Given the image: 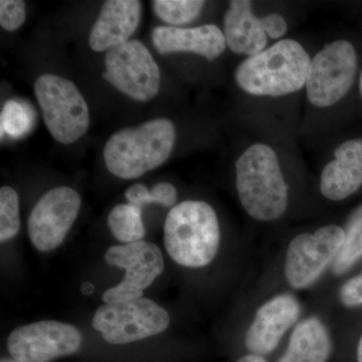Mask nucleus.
<instances>
[{"mask_svg":"<svg viewBox=\"0 0 362 362\" xmlns=\"http://www.w3.org/2000/svg\"><path fill=\"white\" fill-rule=\"evenodd\" d=\"M235 187L240 204L254 220L276 221L287 209V182L269 145L256 143L243 152L235 162Z\"/></svg>","mask_w":362,"mask_h":362,"instance_id":"obj_1","label":"nucleus"},{"mask_svg":"<svg viewBox=\"0 0 362 362\" xmlns=\"http://www.w3.org/2000/svg\"><path fill=\"white\" fill-rule=\"evenodd\" d=\"M310 63L297 40H282L243 61L235 70V82L252 96H285L305 87Z\"/></svg>","mask_w":362,"mask_h":362,"instance_id":"obj_2","label":"nucleus"},{"mask_svg":"<svg viewBox=\"0 0 362 362\" xmlns=\"http://www.w3.org/2000/svg\"><path fill=\"white\" fill-rule=\"evenodd\" d=\"M175 143L173 123L153 119L114 133L104 147L105 164L117 177L135 180L168 160Z\"/></svg>","mask_w":362,"mask_h":362,"instance_id":"obj_3","label":"nucleus"},{"mask_svg":"<svg viewBox=\"0 0 362 362\" xmlns=\"http://www.w3.org/2000/svg\"><path fill=\"white\" fill-rule=\"evenodd\" d=\"M221 243V228L213 207L185 201L169 211L164 223V246L178 265L202 268L213 262Z\"/></svg>","mask_w":362,"mask_h":362,"instance_id":"obj_4","label":"nucleus"},{"mask_svg":"<svg viewBox=\"0 0 362 362\" xmlns=\"http://www.w3.org/2000/svg\"><path fill=\"white\" fill-rule=\"evenodd\" d=\"M35 93L47 130L62 144L77 141L90 126V113L77 86L59 76L37 78Z\"/></svg>","mask_w":362,"mask_h":362,"instance_id":"obj_5","label":"nucleus"},{"mask_svg":"<svg viewBox=\"0 0 362 362\" xmlns=\"http://www.w3.org/2000/svg\"><path fill=\"white\" fill-rule=\"evenodd\" d=\"M170 316L148 298L102 305L93 317V328L111 344H127L168 329Z\"/></svg>","mask_w":362,"mask_h":362,"instance_id":"obj_6","label":"nucleus"},{"mask_svg":"<svg viewBox=\"0 0 362 362\" xmlns=\"http://www.w3.org/2000/svg\"><path fill=\"white\" fill-rule=\"evenodd\" d=\"M357 71V54L349 40H338L324 45L309 66L306 94L319 108L338 103L351 89Z\"/></svg>","mask_w":362,"mask_h":362,"instance_id":"obj_7","label":"nucleus"},{"mask_svg":"<svg viewBox=\"0 0 362 362\" xmlns=\"http://www.w3.org/2000/svg\"><path fill=\"white\" fill-rule=\"evenodd\" d=\"M103 78L135 101L147 102L158 94L160 71L146 45L137 40L109 49Z\"/></svg>","mask_w":362,"mask_h":362,"instance_id":"obj_8","label":"nucleus"},{"mask_svg":"<svg viewBox=\"0 0 362 362\" xmlns=\"http://www.w3.org/2000/svg\"><path fill=\"white\" fill-rule=\"evenodd\" d=\"M344 228L329 225L313 233H301L291 240L286 254V280L294 289L313 285L333 264L344 243Z\"/></svg>","mask_w":362,"mask_h":362,"instance_id":"obj_9","label":"nucleus"},{"mask_svg":"<svg viewBox=\"0 0 362 362\" xmlns=\"http://www.w3.org/2000/svg\"><path fill=\"white\" fill-rule=\"evenodd\" d=\"M105 261L108 265L125 270V276L118 285L104 292L106 304L129 302L142 298L164 270L163 255L156 245L139 240L131 244L113 246L107 250Z\"/></svg>","mask_w":362,"mask_h":362,"instance_id":"obj_10","label":"nucleus"},{"mask_svg":"<svg viewBox=\"0 0 362 362\" xmlns=\"http://www.w3.org/2000/svg\"><path fill=\"white\" fill-rule=\"evenodd\" d=\"M82 334L77 327L56 320L21 326L9 335L7 349L14 361L51 362L80 349Z\"/></svg>","mask_w":362,"mask_h":362,"instance_id":"obj_11","label":"nucleus"},{"mask_svg":"<svg viewBox=\"0 0 362 362\" xmlns=\"http://www.w3.org/2000/svg\"><path fill=\"white\" fill-rule=\"evenodd\" d=\"M82 204L80 194L71 187L52 188L33 207L28 220L30 242L40 252L61 246Z\"/></svg>","mask_w":362,"mask_h":362,"instance_id":"obj_12","label":"nucleus"},{"mask_svg":"<svg viewBox=\"0 0 362 362\" xmlns=\"http://www.w3.org/2000/svg\"><path fill=\"white\" fill-rule=\"evenodd\" d=\"M300 312L299 302L291 294L277 295L262 305L246 333L247 350L261 356L273 352Z\"/></svg>","mask_w":362,"mask_h":362,"instance_id":"obj_13","label":"nucleus"},{"mask_svg":"<svg viewBox=\"0 0 362 362\" xmlns=\"http://www.w3.org/2000/svg\"><path fill=\"white\" fill-rule=\"evenodd\" d=\"M141 18V2L138 0H108L90 30L89 45L93 51H109L125 44L135 33Z\"/></svg>","mask_w":362,"mask_h":362,"instance_id":"obj_14","label":"nucleus"},{"mask_svg":"<svg viewBox=\"0 0 362 362\" xmlns=\"http://www.w3.org/2000/svg\"><path fill=\"white\" fill-rule=\"evenodd\" d=\"M152 42L159 54L192 52L207 61L218 58L226 47L225 35L214 25L192 28L157 26L152 32Z\"/></svg>","mask_w":362,"mask_h":362,"instance_id":"obj_15","label":"nucleus"},{"mask_svg":"<svg viewBox=\"0 0 362 362\" xmlns=\"http://www.w3.org/2000/svg\"><path fill=\"white\" fill-rule=\"evenodd\" d=\"M362 187V139L347 140L337 147L334 158L324 168L320 192L332 202L346 199Z\"/></svg>","mask_w":362,"mask_h":362,"instance_id":"obj_16","label":"nucleus"},{"mask_svg":"<svg viewBox=\"0 0 362 362\" xmlns=\"http://www.w3.org/2000/svg\"><path fill=\"white\" fill-rule=\"evenodd\" d=\"M223 35L230 51L247 58L263 52L268 44L262 18L255 16L252 2L247 0L230 2L223 20Z\"/></svg>","mask_w":362,"mask_h":362,"instance_id":"obj_17","label":"nucleus"},{"mask_svg":"<svg viewBox=\"0 0 362 362\" xmlns=\"http://www.w3.org/2000/svg\"><path fill=\"white\" fill-rule=\"evenodd\" d=\"M331 347L330 335L322 321L309 317L293 330L288 349L278 362H326Z\"/></svg>","mask_w":362,"mask_h":362,"instance_id":"obj_18","label":"nucleus"},{"mask_svg":"<svg viewBox=\"0 0 362 362\" xmlns=\"http://www.w3.org/2000/svg\"><path fill=\"white\" fill-rule=\"evenodd\" d=\"M344 233V243L332 264L337 276L349 272L362 258V204L350 214Z\"/></svg>","mask_w":362,"mask_h":362,"instance_id":"obj_19","label":"nucleus"},{"mask_svg":"<svg viewBox=\"0 0 362 362\" xmlns=\"http://www.w3.org/2000/svg\"><path fill=\"white\" fill-rule=\"evenodd\" d=\"M108 226L115 239L124 245L143 240L145 235L141 209L133 204L113 207L108 216Z\"/></svg>","mask_w":362,"mask_h":362,"instance_id":"obj_20","label":"nucleus"},{"mask_svg":"<svg viewBox=\"0 0 362 362\" xmlns=\"http://www.w3.org/2000/svg\"><path fill=\"white\" fill-rule=\"evenodd\" d=\"M204 4L206 2L201 0H156L152 2L156 16L173 28L192 23L201 14Z\"/></svg>","mask_w":362,"mask_h":362,"instance_id":"obj_21","label":"nucleus"},{"mask_svg":"<svg viewBox=\"0 0 362 362\" xmlns=\"http://www.w3.org/2000/svg\"><path fill=\"white\" fill-rule=\"evenodd\" d=\"M125 197L133 206L140 207L150 204H158L162 206H175L177 201L176 188L169 182H159L149 190L142 183H135L128 187Z\"/></svg>","mask_w":362,"mask_h":362,"instance_id":"obj_22","label":"nucleus"},{"mask_svg":"<svg viewBox=\"0 0 362 362\" xmlns=\"http://www.w3.org/2000/svg\"><path fill=\"white\" fill-rule=\"evenodd\" d=\"M35 122V112L30 105L18 100L6 102L1 112V132L13 138L25 135Z\"/></svg>","mask_w":362,"mask_h":362,"instance_id":"obj_23","label":"nucleus"},{"mask_svg":"<svg viewBox=\"0 0 362 362\" xmlns=\"http://www.w3.org/2000/svg\"><path fill=\"white\" fill-rule=\"evenodd\" d=\"M21 228L20 199L13 187L0 189V240L13 239Z\"/></svg>","mask_w":362,"mask_h":362,"instance_id":"obj_24","label":"nucleus"},{"mask_svg":"<svg viewBox=\"0 0 362 362\" xmlns=\"http://www.w3.org/2000/svg\"><path fill=\"white\" fill-rule=\"evenodd\" d=\"M25 16V4L23 0L0 1V25L7 32H13L21 28Z\"/></svg>","mask_w":362,"mask_h":362,"instance_id":"obj_25","label":"nucleus"},{"mask_svg":"<svg viewBox=\"0 0 362 362\" xmlns=\"http://www.w3.org/2000/svg\"><path fill=\"white\" fill-rule=\"evenodd\" d=\"M339 298L341 303L349 308L362 306V273L342 285Z\"/></svg>","mask_w":362,"mask_h":362,"instance_id":"obj_26","label":"nucleus"},{"mask_svg":"<svg viewBox=\"0 0 362 362\" xmlns=\"http://www.w3.org/2000/svg\"><path fill=\"white\" fill-rule=\"evenodd\" d=\"M264 30L273 40L284 37L288 30L287 21L280 13H272L262 18Z\"/></svg>","mask_w":362,"mask_h":362,"instance_id":"obj_27","label":"nucleus"},{"mask_svg":"<svg viewBox=\"0 0 362 362\" xmlns=\"http://www.w3.org/2000/svg\"><path fill=\"white\" fill-rule=\"evenodd\" d=\"M238 362H267L263 356H257V354H247V356H243Z\"/></svg>","mask_w":362,"mask_h":362,"instance_id":"obj_28","label":"nucleus"},{"mask_svg":"<svg viewBox=\"0 0 362 362\" xmlns=\"http://www.w3.org/2000/svg\"><path fill=\"white\" fill-rule=\"evenodd\" d=\"M93 291H94V286L90 284V283H85V284H83V286H82L83 294L90 295V293H92Z\"/></svg>","mask_w":362,"mask_h":362,"instance_id":"obj_29","label":"nucleus"},{"mask_svg":"<svg viewBox=\"0 0 362 362\" xmlns=\"http://www.w3.org/2000/svg\"><path fill=\"white\" fill-rule=\"evenodd\" d=\"M357 362H362V337L357 346Z\"/></svg>","mask_w":362,"mask_h":362,"instance_id":"obj_30","label":"nucleus"},{"mask_svg":"<svg viewBox=\"0 0 362 362\" xmlns=\"http://www.w3.org/2000/svg\"><path fill=\"white\" fill-rule=\"evenodd\" d=\"M359 89H361V96H362V73L361 77V84H359Z\"/></svg>","mask_w":362,"mask_h":362,"instance_id":"obj_31","label":"nucleus"},{"mask_svg":"<svg viewBox=\"0 0 362 362\" xmlns=\"http://www.w3.org/2000/svg\"><path fill=\"white\" fill-rule=\"evenodd\" d=\"M1 362H23V361H1Z\"/></svg>","mask_w":362,"mask_h":362,"instance_id":"obj_32","label":"nucleus"}]
</instances>
